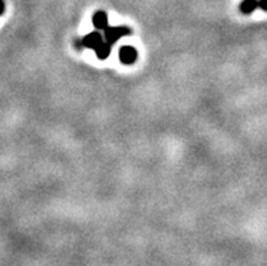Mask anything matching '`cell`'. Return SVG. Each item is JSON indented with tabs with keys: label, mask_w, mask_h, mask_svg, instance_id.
<instances>
[{
	"label": "cell",
	"mask_w": 267,
	"mask_h": 266,
	"mask_svg": "<svg viewBox=\"0 0 267 266\" xmlns=\"http://www.w3.org/2000/svg\"><path fill=\"white\" fill-rule=\"evenodd\" d=\"M92 23H94L95 29L98 30H106L109 28V18H107V14L105 11H96L92 15Z\"/></svg>",
	"instance_id": "cell-4"
},
{
	"label": "cell",
	"mask_w": 267,
	"mask_h": 266,
	"mask_svg": "<svg viewBox=\"0 0 267 266\" xmlns=\"http://www.w3.org/2000/svg\"><path fill=\"white\" fill-rule=\"evenodd\" d=\"M256 8H259V0H243L240 3V11L246 15L255 11Z\"/></svg>",
	"instance_id": "cell-5"
},
{
	"label": "cell",
	"mask_w": 267,
	"mask_h": 266,
	"mask_svg": "<svg viewBox=\"0 0 267 266\" xmlns=\"http://www.w3.org/2000/svg\"><path fill=\"white\" fill-rule=\"evenodd\" d=\"M111 44H109L107 41H103L102 44L99 45L98 48L95 49V53H96V57H98L99 60H105L107 59L109 56H110V52H111Z\"/></svg>",
	"instance_id": "cell-6"
},
{
	"label": "cell",
	"mask_w": 267,
	"mask_h": 266,
	"mask_svg": "<svg viewBox=\"0 0 267 266\" xmlns=\"http://www.w3.org/2000/svg\"><path fill=\"white\" fill-rule=\"evenodd\" d=\"M102 42H103V38L98 32L90 33V34H87V36L83 38V44H84V48L94 49V51L98 48L99 45L102 44Z\"/></svg>",
	"instance_id": "cell-3"
},
{
	"label": "cell",
	"mask_w": 267,
	"mask_h": 266,
	"mask_svg": "<svg viewBox=\"0 0 267 266\" xmlns=\"http://www.w3.org/2000/svg\"><path fill=\"white\" fill-rule=\"evenodd\" d=\"M3 11H4V3L0 0V15L3 14Z\"/></svg>",
	"instance_id": "cell-8"
},
{
	"label": "cell",
	"mask_w": 267,
	"mask_h": 266,
	"mask_svg": "<svg viewBox=\"0 0 267 266\" xmlns=\"http://www.w3.org/2000/svg\"><path fill=\"white\" fill-rule=\"evenodd\" d=\"M259 8L262 11L267 12V0H259Z\"/></svg>",
	"instance_id": "cell-7"
},
{
	"label": "cell",
	"mask_w": 267,
	"mask_h": 266,
	"mask_svg": "<svg viewBox=\"0 0 267 266\" xmlns=\"http://www.w3.org/2000/svg\"><path fill=\"white\" fill-rule=\"evenodd\" d=\"M129 34H132V30L128 26H109L105 30V40L109 44H115L121 37L129 36Z\"/></svg>",
	"instance_id": "cell-1"
},
{
	"label": "cell",
	"mask_w": 267,
	"mask_h": 266,
	"mask_svg": "<svg viewBox=\"0 0 267 266\" xmlns=\"http://www.w3.org/2000/svg\"><path fill=\"white\" fill-rule=\"evenodd\" d=\"M137 57L138 53L133 46H122L119 49V61L122 64L130 65V64H133L137 60Z\"/></svg>",
	"instance_id": "cell-2"
}]
</instances>
